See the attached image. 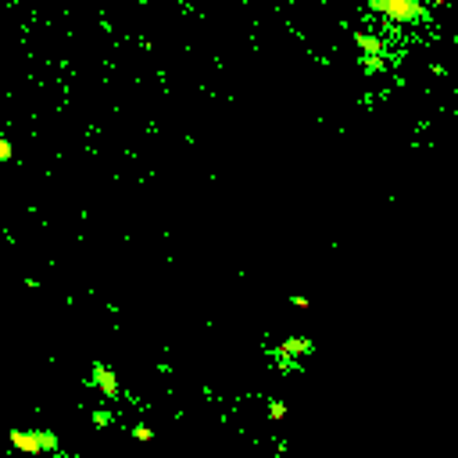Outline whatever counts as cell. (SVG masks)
Returning <instances> with one entry per match:
<instances>
[{
	"label": "cell",
	"mask_w": 458,
	"mask_h": 458,
	"mask_svg": "<svg viewBox=\"0 0 458 458\" xmlns=\"http://www.w3.org/2000/svg\"><path fill=\"white\" fill-rule=\"evenodd\" d=\"M133 437H136V440H151L154 430H147V426H133Z\"/></svg>",
	"instance_id": "obj_8"
},
{
	"label": "cell",
	"mask_w": 458,
	"mask_h": 458,
	"mask_svg": "<svg viewBox=\"0 0 458 458\" xmlns=\"http://www.w3.org/2000/svg\"><path fill=\"white\" fill-rule=\"evenodd\" d=\"M11 154H14L11 140H4V136H0V162H11Z\"/></svg>",
	"instance_id": "obj_6"
},
{
	"label": "cell",
	"mask_w": 458,
	"mask_h": 458,
	"mask_svg": "<svg viewBox=\"0 0 458 458\" xmlns=\"http://www.w3.org/2000/svg\"><path fill=\"white\" fill-rule=\"evenodd\" d=\"M372 8L376 11H387L390 18H398V22H412L422 14V8L416 4V0H372Z\"/></svg>",
	"instance_id": "obj_2"
},
{
	"label": "cell",
	"mask_w": 458,
	"mask_h": 458,
	"mask_svg": "<svg viewBox=\"0 0 458 458\" xmlns=\"http://www.w3.org/2000/svg\"><path fill=\"white\" fill-rule=\"evenodd\" d=\"M308 351H311V340H305V337H290L283 344V355H308Z\"/></svg>",
	"instance_id": "obj_4"
},
{
	"label": "cell",
	"mask_w": 458,
	"mask_h": 458,
	"mask_svg": "<svg viewBox=\"0 0 458 458\" xmlns=\"http://www.w3.org/2000/svg\"><path fill=\"white\" fill-rule=\"evenodd\" d=\"M358 47L366 51V58H380V43H376V40H369L366 33H358Z\"/></svg>",
	"instance_id": "obj_5"
},
{
	"label": "cell",
	"mask_w": 458,
	"mask_h": 458,
	"mask_svg": "<svg viewBox=\"0 0 458 458\" xmlns=\"http://www.w3.org/2000/svg\"><path fill=\"white\" fill-rule=\"evenodd\" d=\"M93 422H97V426H107V422H112V416H107V412H97V416H93Z\"/></svg>",
	"instance_id": "obj_9"
},
{
	"label": "cell",
	"mask_w": 458,
	"mask_h": 458,
	"mask_svg": "<svg viewBox=\"0 0 458 458\" xmlns=\"http://www.w3.org/2000/svg\"><path fill=\"white\" fill-rule=\"evenodd\" d=\"M11 444L18 448V451L36 455V451H54L58 448V437L54 433H22V430H14L11 433Z\"/></svg>",
	"instance_id": "obj_1"
},
{
	"label": "cell",
	"mask_w": 458,
	"mask_h": 458,
	"mask_svg": "<svg viewBox=\"0 0 458 458\" xmlns=\"http://www.w3.org/2000/svg\"><path fill=\"white\" fill-rule=\"evenodd\" d=\"M268 416H272V419H283V416H287V405H283V401H272V405H268Z\"/></svg>",
	"instance_id": "obj_7"
},
{
	"label": "cell",
	"mask_w": 458,
	"mask_h": 458,
	"mask_svg": "<svg viewBox=\"0 0 458 458\" xmlns=\"http://www.w3.org/2000/svg\"><path fill=\"white\" fill-rule=\"evenodd\" d=\"M93 380H97V387L107 394V398H115V394H118V380H115V376H112V372H107V369L101 366V361H97V366H93Z\"/></svg>",
	"instance_id": "obj_3"
}]
</instances>
